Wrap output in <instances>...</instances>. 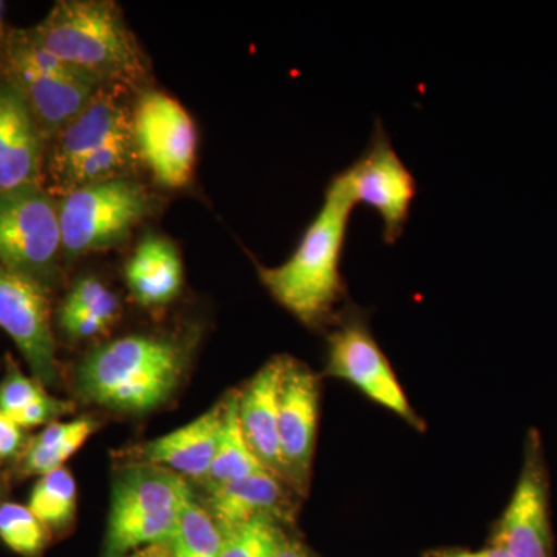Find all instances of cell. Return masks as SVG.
I'll return each instance as SVG.
<instances>
[{
    "label": "cell",
    "instance_id": "obj_11",
    "mask_svg": "<svg viewBox=\"0 0 557 557\" xmlns=\"http://www.w3.org/2000/svg\"><path fill=\"white\" fill-rule=\"evenodd\" d=\"M355 203L375 209L383 220V239L401 237L417 196V180L403 163L380 120L364 152L341 171Z\"/></svg>",
    "mask_w": 557,
    "mask_h": 557
},
{
    "label": "cell",
    "instance_id": "obj_1",
    "mask_svg": "<svg viewBox=\"0 0 557 557\" xmlns=\"http://www.w3.org/2000/svg\"><path fill=\"white\" fill-rule=\"evenodd\" d=\"M355 201L341 171L330 180L318 214L281 265H258L260 282L277 304L307 327L330 321L344 296L341 258Z\"/></svg>",
    "mask_w": 557,
    "mask_h": 557
},
{
    "label": "cell",
    "instance_id": "obj_9",
    "mask_svg": "<svg viewBox=\"0 0 557 557\" xmlns=\"http://www.w3.org/2000/svg\"><path fill=\"white\" fill-rule=\"evenodd\" d=\"M138 157L166 188H182L193 177L197 132L189 113L163 91H145L134 109Z\"/></svg>",
    "mask_w": 557,
    "mask_h": 557
},
{
    "label": "cell",
    "instance_id": "obj_10",
    "mask_svg": "<svg viewBox=\"0 0 557 557\" xmlns=\"http://www.w3.org/2000/svg\"><path fill=\"white\" fill-rule=\"evenodd\" d=\"M327 373L354 384L413 428L423 429L361 311L346 310L339 327L329 336Z\"/></svg>",
    "mask_w": 557,
    "mask_h": 557
},
{
    "label": "cell",
    "instance_id": "obj_23",
    "mask_svg": "<svg viewBox=\"0 0 557 557\" xmlns=\"http://www.w3.org/2000/svg\"><path fill=\"white\" fill-rule=\"evenodd\" d=\"M174 557H220L222 531L207 508L190 497L182 508L177 527L168 542Z\"/></svg>",
    "mask_w": 557,
    "mask_h": 557
},
{
    "label": "cell",
    "instance_id": "obj_20",
    "mask_svg": "<svg viewBox=\"0 0 557 557\" xmlns=\"http://www.w3.org/2000/svg\"><path fill=\"white\" fill-rule=\"evenodd\" d=\"M267 471L249 448L247 438L240 426L239 418V391L231 392L225 397V417L220 431L218 450L205 479L208 487L233 482V480L248 478L256 472Z\"/></svg>",
    "mask_w": 557,
    "mask_h": 557
},
{
    "label": "cell",
    "instance_id": "obj_12",
    "mask_svg": "<svg viewBox=\"0 0 557 557\" xmlns=\"http://www.w3.org/2000/svg\"><path fill=\"white\" fill-rule=\"evenodd\" d=\"M0 329L9 333L42 384L58 376L50 300L39 282L0 265Z\"/></svg>",
    "mask_w": 557,
    "mask_h": 557
},
{
    "label": "cell",
    "instance_id": "obj_27",
    "mask_svg": "<svg viewBox=\"0 0 557 557\" xmlns=\"http://www.w3.org/2000/svg\"><path fill=\"white\" fill-rule=\"evenodd\" d=\"M42 383L28 379L16 366H10L5 379L0 383V412L14 421L24 410L47 397Z\"/></svg>",
    "mask_w": 557,
    "mask_h": 557
},
{
    "label": "cell",
    "instance_id": "obj_17",
    "mask_svg": "<svg viewBox=\"0 0 557 557\" xmlns=\"http://www.w3.org/2000/svg\"><path fill=\"white\" fill-rule=\"evenodd\" d=\"M285 361L287 357L270 359L239 391L240 426L249 448L263 467L282 480L284 467L278 445V392Z\"/></svg>",
    "mask_w": 557,
    "mask_h": 557
},
{
    "label": "cell",
    "instance_id": "obj_2",
    "mask_svg": "<svg viewBox=\"0 0 557 557\" xmlns=\"http://www.w3.org/2000/svg\"><path fill=\"white\" fill-rule=\"evenodd\" d=\"M121 94L116 87H101L83 112L50 138L42 175L51 196L126 177L138 152L134 112Z\"/></svg>",
    "mask_w": 557,
    "mask_h": 557
},
{
    "label": "cell",
    "instance_id": "obj_26",
    "mask_svg": "<svg viewBox=\"0 0 557 557\" xmlns=\"http://www.w3.org/2000/svg\"><path fill=\"white\" fill-rule=\"evenodd\" d=\"M64 309L87 311L100 318L106 324H112L120 313V300L101 281L95 277H81L64 299Z\"/></svg>",
    "mask_w": 557,
    "mask_h": 557
},
{
    "label": "cell",
    "instance_id": "obj_14",
    "mask_svg": "<svg viewBox=\"0 0 557 557\" xmlns=\"http://www.w3.org/2000/svg\"><path fill=\"white\" fill-rule=\"evenodd\" d=\"M319 380L302 362L287 357L278 392V445L284 480L293 491L309 490L319 418Z\"/></svg>",
    "mask_w": 557,
    "mask_h": 557
},
{
    "label": "cell",
    "instance_id": "obj_29",
    "mask_svg": "<svg viewBox=\"0 0 557 557\" xmlns=\"http://www.w3.org/2000/svg\"><path fill=\"white\" fill-rule=\"evenodd\" d=\"M24 446V432L10 417L0 412V458H13Z\"/></svg>",
    "mask_w": 557,
    "mask_h": 557
},
{
    "label": "cell",
    "instance_id": "obj_4",
    "mask_svg": "<svg viewBox=\"0 0 557 557\" xmlns=\"http://www.w3.org/2000/svg\"><path fill=\"white\" fill-rule=\"evenodd\" d=\"M32 35L44 49L101 86L134 89L148 73L123 14L108 0H61Z\"/></svg>",
    "mask_w": 557,
    "mask_h": 557
},
{
    "label": "cell",
    "instance_id": "obj_24",
    "mask_svg": "<svg viewBox=\"0 0 557 557\" xmlns=\"http://www.w3.org/2000/svg\"><path fill=\"white\" fill-rule=\"evenodd\" d=\"M220 557H274L285 536L281 523L270 518L222 528Z\"/></svg>",
    "mask_w": 557,
    "mask_h": 557
},
{
    "label": "cell",
    "instance_id": "obj_33",
    "mask_svg": "<svg viewBox=\"0 0 557 557\" xmlns=\"http://www.w3.org/2000/svg\"><path fill=\"white\" fill-rule=\"evenodd\" d=\"M0 33H2V3H0Z\"/></svg>",
    "mask_w": 557,
    "mask_h": 557
},
{
    "label": "cell",
    "instance_id": "obj_18",
    "mask_svg": "<svg viewBox=\"0 0 557 557\" xmlns=\"http://www.w3.org/2000/svg\"><path fill=\"white\" fill-rule=\"evenodd\" d=\"M287 483L274 472L260 471L248 478L208 487V511L220 530L248 520L270 518L282 522L292 511Z\"/></svg>",
    "mask_w": 557,
    "mask_h": 557
},
{
    "label": "cell",
    "instance_id": "obj_7",
    "mask_svg": "<svg viewBox=\"0 0 557 557\" xmlns=\"http://www.w3.org/2000/svg\"><path fill=\"white\" fill-rule=\"evenodd\" d=\"M62 256L76 259L119 247L148 215L150 197L134 180H109L58 199Z\"/></svg>",
    "mask_w": 557,
    "mask_h": 557
},
{
    "label": "cell",
    "instance_id": "obj_32",
    "mask_svg": "<svg viewBox=\"0 0 557 557\" xmlns=\"http://www.w3.org/2000/svg\"><path fill=\"white\" fill-rule=\"evenodd\" d=\"M131 557H174L168 544L150 545V547L138 549Z\"/></svg>",
    "mask_w": 557,
    "mask_h": 557
},
{
    "label": "cell",
    "instance_id": "obj_25",
    "mask_svg": "<svg viewBox=\"0 0 557 557\" xmlns=\"http://www.w3.org/2000/svg\"><path fill=\"white\" fill-rule=\"evenodd\" d=\"M0 539L22 556H36L46 545V527L32 509L17 504L0 505Z\"/></svg>",
    "mask_w": 557,
    "mask_h": 557
},
{
    "label": "cell",
    "instance_id": "obj_6",
    "mask_svg": "<svg viewBox=\"0 0 557 557\" xmlns=\"http://www.w3.org/2000/svg\"><path fill=\"white\" fill-rule=\"evenodd\" d=\"M3 72L50 139L76 119L101 89L100 81L54 57L32 35L13 32L3 50Z\"/></svg>",
    "mask_w": 557,
    "mask_h": 557
},
{
    "label": "cell",
    "instance_id": "obj_28",
    "mask_svg": "<svg viewBox=\"0 0 557 557\" xmlns=\"http://www.w3.org/2000/svg\"><path fill=\"white\" fill-rule=\"evenodd\" d=\"M58 318H60L62 332L73 339L95 338L109 327V324L87 311L69 310L61 307Z\"/></svg>",
    "mask_w": 557,
    "mask_h": 557
},
{
    "label": "cell",
    "instance_id": "obj_13",
    "mask_svg": "<svg viewBox=\"0 0 557 557\" xmlns=\"http://www.w3.org/2000/svg\"><path fill=\"white\" fill-rule=\"evenodd\" d=\"M491 545L511 557H555L548 511V480L541 442L531 432L511 500L494 527Z\"/></svg>",
    "mask_w": 557,
    "mask_h": 557
},
{
    "label": "cell",
    "instance_id": "obj_30",
    "mask_svg": "<svg viewBox=\"0 0 557 557\" xmlns=\"http://www.w3.org/2000/svg\"><path fill=\"white\" fill-rule=\"evenodd\" d=\"M424 557H511L504 549L496 547V545H487L485 548L480 549H465V548H443L429 552Z\"/></svg>",
    "mask_w": 557,
    "mask_h": 557
},
{
    "label": "cell",
    "instance_id": "obj_31",
    "mask_svg": "<svg viewBox=\"0 0 557 557\" xmlns=\"http://www.w3.org/2000/svg\"><path fill=\"white\" fill-rule=\"evenodd\" d=\"M274 557H313L296 539L285 537Z\"/></svg>",
    "mask_w": 557,
    "mask_h": 557
},
{
    "label": "cell",
    "instance_id": "obj_19",
    "mask_svg": "<svg viewBox=\"0 0 557 557\" xmlns=\"http://www.w3.org/2000/svg\"><path fill=\"white\" fill-rule=\"evenodd\" d=\"M126 284L132 298L143 307H161L172 302L183 287V262L172 242L146 236L127 262Z\"/></svg>",
    "mask_w": 557,
    "mask_h": 557
},
{
    "label": "cell",
    "instance_id": "obj_3",
    "mask_svg": "<svg viewBox=\"0 0 557 557\" xmlns=\"http://www.w3.org/2000/svg\"><path fill=\"white\" fill-rule=\"evenodd\" d=\"M186 366L182 344L166 336L132 335L94 348L78 369L79 397L101 408L146 413L177 391Z\"/></svg>",
    "mask_w": 557,
    "mask_h": 557
},
{
    "label": "cell",
    "instance_id": "obj_8",
    "mask_svg": "<svg viewBox=\"0 0 557 557\" xmlns=\"http://www.w3.org/2000/svg\"><path fill=\"white\" fill-rule=\"evenodd\" d=\"M61 255L57 197L40 185L0 193V265L47 287Z\"/></svg>",
    "mask_w": 557,
    "mask_h": 557
},
{
    "label": "cell",
    "instance_id": "obj_16",
    "mask_svg": "<svg viewBox=\"0 0 557 557\" xmlns=\"http://www.w3.org/2000/svg\"><path fill=\"white\" fill-rule=\"evenodd\" d=\"M225 417V398L214 408L170 434L143 443L134 450L141 463L171 469L182 478H208Z\"/></svg>",
    "mask_w": 557,
    "mask_h": 557
},
{
    "label": "cell",
    "instance_id": "obj_22",
    "mask_svg": "<svg viewBox=\"0 0 557 557\" xmlns=\"http://www.w3.org/2000/svg\"><path fill=\"white\" fill-rule=\"evenodd\" d=\"M75 478L67 468H60L49 474L40 475L38 483L33 487L28 508L46 528L61 530L69 527L76 515Z\"/></svg>",
    "mask_w": 557,
    "mask_h": 557
},
{
    "label": "cell",
    "instance_id": "obj_15",
    "mask_svg": "<svg viewBox=\"0 0 557 557\" xmlns=\"http://www.w3.org/2000/svg\"><path fill=\"white\" fill-rule=\"evenodd\" d=\"M46 138L20 90L0 78V193L39 185Z\"/></svg>",
    "mask_w": 557,
    "mask_h": 557
},
{
    "label": "cell",
    "instance_id": "obj_21",
    "mask_svg": "<svg viewBox=\"0 0 557 557\" xmlns=\"http://www.w3.org/2000/svg\"><path fill=\"white\" fill-rule=\"evenodd\" d=\"M97 431V423L90 418L73 421H54L33 440L24 458V469L30 475H46L64 467L65 461L84 445Z\"/></svg>",
    "mask_w": 557,
    "mask_h": 557
},
{
    "label": "cell",
    "instance_id": "obj_5",
    "mask_svg": "<svg viewBox=\"0 0 557 557\" xmlns=\"http://www.w3.org/2000/svg\"><path fill=\"white\" fill-rule=\"evenodd\" d=\"M190 497L188 483L171 469L149 463L124 469L110 494L106 556L168 544Z\"/></svg>",
    "mask_w": 557,
    "mask_h": 557
}]
</instances>
